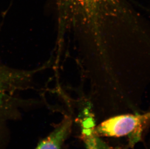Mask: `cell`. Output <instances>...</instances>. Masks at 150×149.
I'll list each match as a JSON object with an SVG mask.
<instances>
[{"label": "cell", "mask_w": 150, "mask_h": 149, "mask_svg": "<svg viewBox=\"0 0 150 149\" xmlns=\"http://www.w3.org/2000/svg\"><path fill=\"white\" fill-rule=\"evenodd\" d=\"M72 122L66 118L47 138L41 141L35 149H60L71 130Z\"/></svg>", "instance_id": "3957f363"}, {"label": "cell", "mask_w": 150, "mask_h": 149, "mask_svg": "<svg viewBox=\"0 0 150 149\" xmlns=\"http://www.w3.org/2000/svg\"><path fill=\"white\" fill-rule=\"evenodd\" d=\"M4 89L3 82L0 79V108L3 103V99L4 98Z\"/></svg>", "instance_id": "277c9868"}, {"label": "cell", "mask_w": 150, "mask_h": 149, "mask_svg": "<svg viewBox=\"0 0 150 149\" xmlns=\"http://www.w3.org/2000/svg\"><path fill=\"white\" fill-rule=\"evenodd\" d=\"M98 149H113L111 148L108 145H106L103 142H102L100 144L98 147Z\"/></svg>", "instance_id": "5b68a950"}, {"label": "cell", "mask_w": 150, "mask_h": 149, "mask_svg": "<svg viewBox=\"0 0 150 149\" xmlns=\"http://www.w3.org/2000/svg\"><path fill=\"white\" fill-rule=\"evenodd\" d=\"M150 121V111L143 114H126L111 117L97 127L96 133L110 137L129 136L130 143H136L143 129Z\"/></svg>", "instance_id": "6da1fadb"}, {"label": "cell", "mask_w": 150, "mask_h": 149, "mask_svg": "<svg viewBox=\"0 0 150 149\" xmlns=\"http://www.w3.org/2000/svg\"><path fill=\"white\" fill-rule=\"evenodd\" d=\"M125 0H60L74 12L85 14L116 13L124 9Z\"/></svg>", "instance_id": "7a4b0ae2"}]
</instances>
